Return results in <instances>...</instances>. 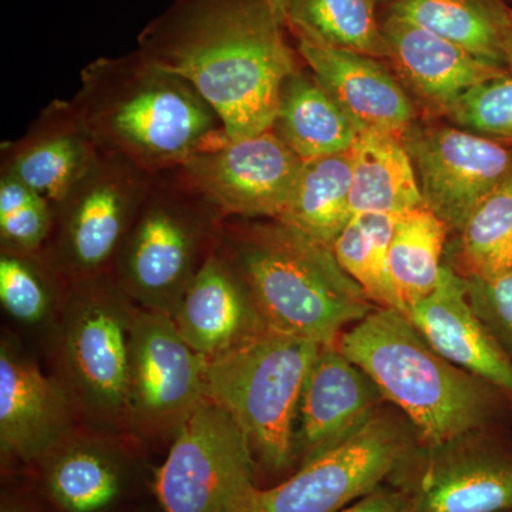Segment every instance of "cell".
Wrapping results in <instances>:
<instances>
[{
  "instance_id": "1",
  "label": "cell",
  "mask_w": 512,
  "mask_h": 512,
  "mask_svg": "<svg viewBox=\"0 0 512 512\" xmlns=\"http://www.w3.org/2000/svg\"><path fill=\"white\" fill-rule=\"evenodd\" d=\"M266 0H174L138 36V52L183 77L231 140L274 127L282 86L299 69Z\"/></svg>"
},
{
  "instance_id": "2",
  "label": "cell",
  "mask_w": 512,
  "mask_h": 512,
  "mask_svg": "<svg viewBox=\"0 0 512 512\" xmlns=\"http://www.w3.org/2000/svg\"><path fill=\"white\" fill-rule=\"evenodd\" d=\"M101 151L150 174L228 140L217 111L183 77L136 52L83 67L72 99Z\"/></svg>"
},
{
  "instance_id": "3",
  "label": "cell",
  "mask_w": 512,
  "mask_h": 512,
  "mask_svg": "<svg viewBox=\"0 0 512 512\" xmlns=\"http://www.w3.org/2000/svg\"><path fill=\"white\" fill-rule=\"evenodd\" d=\"M218 251L272 332L338 345L346 330L377 308L332 249L282 222L227 218Z\"/></svg>"
},
{
  "instance_id": "4",
  "label": "cell",
  "mask_w": 512,
  "mask_h": 512,
  "mask_svg": "<svg viewBox=\"0 0 512 512\" xmlns=\"http://www.w3.org/2000/svg\"><path fill=\"white\" fill-rule=\"evenodd\" d=\"M338 348L409 420L421 444L488 429L507 403L497 390L436 352L403 312L376 308Z\"/></svg>"
},
{
  "instance_id": "5",
  "label": "cell",
  "mask_w": 512,
  "mask_h": 512,
  "mask_svg": "<svg viewBox=\"0 0 512 512\" xmlns=\"http://www.w3.org/2000/svg\"><path fill=\"white\" fill-rule=\"evenodd\" d=\"M225 220L180 168L154 174L110 274L140 308L173 318L188 286L220 244Z\"/></svg>"
},
{
  "instance_id": "6",
  "label": "cell",
  "mask_w": 512,
  "mask_h": 512,
  "mask_svg": "<svg viewBox=\"0 0 512 512\" xmlns=\"http://www.w3.org/2000/svg\"><path fill=\"white\" fill-rule=\"evenodd\" d=\"M322 346L266 330L207 362V399L227 410L247 437L255 464L284 474L298 461L295 423L303 384Z\"/></svg>"
},
{
  "instance_id": "7",
  "label": "cell",
  "mask_w": 512,
  "mask_h": 512,
  "mask_svg": "<svg viewBox=\"0 0 512 512\" xmlns=\"http://www.w3.org/2000/svg\"><path fill=\"white\" fill-rule=\"evenodd\" d=\"M60 308L67 392L99 419H123L128 414V350L138 305L109 272L67 285Z\"/></svg>"
},
{
  "instance_id": "8",
  "label": "cell",
  "mask_w": 512,
  "mask_h": 512,
  "mask_svg": "<svg viewBox=\"0 0 512 512\" xmlns=\"http://www.w3.org/2000/svg\"><path fill=\"white\" fill-rule=\"evenodd\" d=\"M420 440L406 417L380 409L345 443L284 483L255 487L232 512H340L389 483Z\"/></svg>"
},
{
  "instance_id": "9",
  "label": "cell",
  "mask_w": 512,
  "mask_h": 512,
  "mask_svg": "<svg viewBox=\"0 0 512 512\" xmlns=\"http://www.w3.org/2000/svg\"><path fill=\"white\" fill-rule=\"evenodd\" d=\"M154 174L117 154L96 163L53 205V227L40 252L67 285L109 274Z\"/></svg>"
},
{
  "instance_id": "10",
  "label": "cell",
  "mask_w": 512,
  "mask_h": 512,
  "mask_svg": "<svg viewBox=\"0 0 512 512\" xmlns=\"http://www.w3.org/2000/svg\"><path fill=\"white\" fill-rule=\"evenodd\" d=\"M255 467L237 421L207 399L177 430L157 497L165 512H232L256 487Z\"/></svg>"
},
{
  "instance_id": "11",
  "label": "cell",
  "mask_w": 512,
  "mask_h": 512,
  "mask_svg": "<svg viewBox=\"0 0 512 512\" xmlns=\"http://www.w3.org/2000/svg\"><path fill=\"white\" fill-rule=\"evenodd\" d=\"M389 484L412 512H511L512 447L468 431L439 444H419Z\"/></svg>"
},
{
  "instance_id": "12",
  "label": "cell",
  "mask_w": 512,
  "mask_h": 512,
  "mask_svg": "<svg viewBox=\"0 0 512 512\" xmlns=\"http://www.w3.org/2000/svg\"><path fill=\"white\" fill-rule=\"evenodd\" d=\"M207 400V360L170 315L140 308L128 350V414L141 429L178 430Z\"/></svg>"
},
{
  "instance_id": "13",
  "label": "cell",
  "mask_w": 512,
  "mask_h": 512,
  "mask_svg": "<svg viewBox=\"0 0 512 512\" xmlns=\"http://www.w3.org/2000/svg\"><path fill=\"white\" fill-rule=\"evenodd\" d=\"M424 205L450 229L512 177V151L491 138L453 127H414L403 134Z\"/></svg>"
},
{
  "instance_id": "14",
  "label": "cell",
  "mask_w": 512,
  "mask_h": 512,
  "mask_svg": "<svg viewBox=\"0 0 512 512\" xmlns=\"http://www.w3.org/2000/svg\"><path fill=\"white\" fill-rule=\"evenodd\" d=\"M302 163L271 128L256 136L228 138L178 168L225 217L278 220Z\"/></svg>"
},
{
  "instance_id": "15",
  "label": "cell",
  "mask_w": 512,
  "mask_h": 512,
  "mask_svg": "<svg viewBox=\"0 0 512 512\" xmlns=\"http://www.w3.org/2000/svg\"><path fill=\"white\" fill-rule=\"evenodd\" d=\"M383 402L376 383L338 345L322 346L299 402V467L345 443L382 409Z\"/></svg>"
},
{
  "instance_id": "16",
  "label": "cell",
  "mask_w": 512,
  "mask_h": 512,
  "mask_svg": "<svg viewBox=\"0 0 512 512\" xmlns=\"http://www.w3.org/2000/svg\"><path fill=\"white\" fill-rule=\"evenodd\" d=\"M406 316L431 348L493 387L512 407V359L474 312L466 276L443 266L436 289Z\"/></svg>"
},
{
  "instance_id": "17",
  "label": "cell",
  "mask_w": 512,
  "mask_h": 512,
  "mask_svg": "<svg viewBox=\"0 0 512 512\" xmlns=\"http://www.w3.org/2000/svg\"><path fill=\"white\" fill-rule=\"evenodd\" d=\"M72 100H53L18 140L0 150V175L20 181L50 204L62 200L100 156Z\"/></svg>"
},
{
  "instance_id": "18",
  "label": "cell",
  "mask_w": 512,
  "mask_h": 512,
  "mask_svg": "<svg viewBox=\"0 0 512 512\" xmlns=\"http://www.w3.org/2000/svg\"><path fill=\"white\" fill-rule=\"evenodd\" d=\"M72 396L9 340L0 346V447L22 461L47 457L66 441Z\"/></svg>"
},
{
  "instance_id": "19",
  "label": "cell",
  "mask_w": 512,
  "mask_h": 512,
  "mask_svg": "<svg viewBox=\"0 0 512 512\" xmlns=\"http://www.w3.org/2000/svg\"><path fill=\"white\" fill-rule=\"evenodd\" d=\"M173 320L185 342L207 362L268 330L247 285L218 247L188 286Z\"/></svg>"
},
{
  "instance_id": "20",
  "label": "cell",
  "mask_w": 512,
  "mask_h": 512,
  "mask_svg": "<svg viewBox=\"0 0 512 512\" xmlns=\"http://www.w3.org/2000/svg\"><path fill=\"white\" fill-rule=\"evenodd\" d=\"M296 50L319 83L362 130L402 136L413 124L412 101L379 59L295 35Z\"/></svg>"
},
{
  "instance_id": "21",
  "label": "cell",
  "mask_w": 512,
  "mask_h": 512,
  "mask_svg": "<svg viewBox=\"0 0 512 512\" xmlns=\"http://www.w3.org/2000/svg\"><path fill=\"white\" fill-rule=\"evenodd\" d=\"M389 59L423 99L444 111L478 84L505 76L501 66L471 55L443 37L390 15L382 25Z\"/></svg>"
},
{
  "instance_id": "22",
  "label": "cell",
  "mask_w": 512,
  "mask_h": 512,
  "mask_svg": "<svg viewBox=\"0 0 512 512\" xmlns=\"http://www.w3.org/2000/svg\"><path fill=\"white\" fill-rule=\"evenodd\" d=\"M272 130L303 161L345 153L363 131L315 74L302 69L282 86Z\"/></svg>"
},
{
  "instance_id": "23",
  "label": "cell",
  "mask_w": 512,
  "mask_h": 512,
  "mask_svg": "<svg viewBox=\"0 0 512 512\" xmlns=\"http://www.w3.org/2000/svg\"><path fill=\"white\" fill-rule=\"evenodd\" d=\"M350 151L353 215L399 217L424 207L413 161L402 136L389 131L363 130Z\"/></svg>"
},
{
  "instance_id": "24",
  "label": "cell",
  "mask_w": 512,
  "mask_h": 512,
  "mask_svg": "<svg viewBox=\"0 0 512 512\" xmlns=\"http://www.w3.org/2000/svg\"><path fill=\"white\" fill-rule=\"evenodd\" d=\"M352 151L305 160L279 222L323 247L333 242L353 217Z\"/></svg>"
},
{
  "instance_id": "25",
  "label": "cell",
  "mask_w": 512,
  "mask_h": 512,
  "mask_svg": "<svg viewBox=\"0 0 512 512\" xmlns=\"http://www.w3.org/2000/svg\"><path fill=\"white\" fill-rule=\"evenodd\" d=\"M390 15L429 30L485 62L497 66L507 62L510 15L488 0H394Z\"/></svg>"
},
{
  "instance_id": "26",
  "label": "cell",
  "mask_w": 512,
  "mask_h": 512,
  "mask_svg": "<svg viewBox=\"0 0 512 512\" xmlns=\"http://www.w3.org/2000/svg\"><path fill=\"white\" fill-rule=\"evenodd\" d=\"M47 458L46 487L67 512H100L123 488L119 461L99 444L63 441Z\"/></svg>"
},
{
  "instance_id": "27",
  "label": "cell",
  "mask_w": 512,
  "mask_h": 512,
  "mask_svg": "<svg viewBox=\"0 0 512 512\" xmlns=\"http://www.w3.org/2000/svg\"><path fill=\"white\" fill-rule=\"evenodd\" d=\"M450 227L424 205L397 218L389 248L390 276L404 309L429 296L440 281Z\"/></svg>"
},
{
  "instance_id": "28",
  "label": "cell",
  "mask_w": 512,
  "mask_h": 512,
  "mask_svg": "<svg viewBox=\"0 0 512 512\" xmlns=\"http://www.w3.org/2000/svg\"><path fill=\"white\" fill-rule=\"evenodd\" d=\"M375 0H291L286 28L340 49L389 59Z\"/></svg>"
},
{
  "instance_id": "29",
  "label": "cell",
  "mask_w": 512,
  "mask_h": 512,
  "mask_svg": "<svg viewBox=\"0 0 512 512\" xmlns=\"http://www.w3.org/2000/svg\"><path fill=\"white\" fill-rule=\"evenodd\" d=\"M399 217L353 215L333 242L332 251L340 266L355 279L377 308L396 309L406 315L394 289L389 266L390 241Z\"/></svg>"
},
{
  "instance_id": "30",
  "label": "cell",
  "mask_w": 512,
  "mask_h": 512,
  "mask_svg": "<svg viewBox=\"0 0 512 512\" xmlns=\"http://www.w3.org/2000/svg\"><path fill=\"white\" fill-rule=\"evenodd\" d=\"M466 278L494 279L512 269V177L473 212L461 229Z\"/></svg>"
},
{
  "instance_id": "31",
  "label": "cell",
  "mask_w": 512,
  "mask_h": 512,
  "mask_svg": "<svg viewBox=\"0 0 512 512\" xmlns=\"http://www.w3.org/2000/svg\"><path fill=\"white\" fill-rule=\"evenodd\" d=\"M67 284L42 254H0V302L9 316L39 325L62 305Z\"/></svg>"
},
{
  "instance_id": "32",
  "label": "cell",
  "mask_w": 512,
  "mask_h": 512,
  "mask_svg": "<svg viewBox=\"0 0 512 512\" xmlns=\"http://www.w3.org/2000/svg\"><path fill=\"white\" fill-rule=\"evenodd\" d=\"M52 227V204L15 178L0 175L2 251L40 254Z\"/></svg>"
},
{
  "instance_id": "33",
  "label": "cell",
  "mask_w": 512,
  "mask_h": 512,
  "mask_svg": "<svg viewBox=\"0 0 512 512\" xmlns=\"http://www.w3.org/2000/svg\"><path fill=\"white\" fill-rule=\"evenodd\" d=\"M446 113L470 130L512 138V77L505 74L478 84L458 97Z\"/></svg>"
},
{
  "instance_id": "34",
  "label": "cell",
  "mask_w": 512,
  "mask_h": 512,
  "mask_svg": "<svg viewBox=\"0 0 512 512\" xmlns=\"http://www.w3.org/2000/svg\"><path fill=\"white\" fill-rule=\"evenodd\" d=\"M466 279L474 312L512 359V269L488 281Z\"/></svg>"
},
{
  "instance_id": "35",
  "label": "cell",
  "mask_w": 512,
  "mask_h": 512,
  "mask_svg": "<svg viewBox=\"0 0 512 512\" xmlns=\"http://www.w3.org/2000/svg\"><path fill=\"white\" fill-rule=\"evenodd\" d=\"M340 512H412V508L406 494L387 483Z\"/></svg>"
},
{
  "instance_id": "36",
  "label": "cell",
  "mask_w": 512,
  "mask_h": 512,
  "mask_svg": "<svg viewBox=\"0 0 512 512\" xmlns=\"http://www.w3.org/2000/svg\"><path fill=\"white\" fill-rule=\"evenodd\" d=\"M272 13H274L275 19L281 23L282 26H286V16H288L289 5L291 0H266Z\"/></svg>"
},
{
  "instance_id": "37",
  "label": "cell",
  "mask_w": 512,
  "mask_h": 512,
  "mask_svg": "<svg viewBox=\"0 0 512 512\" xmlns=\"http://www.w3.org/2000/svg\"><path fill=\"white\" fill-rule=\"evenodd\" d=\"M0 512H29L18 507V505L3 504Z\"/></svg>"
},
{
  "instance_id": "38",
  "label": "cell",
  "mask_w": 512,
  "mask_h": 512,
  "mask_svg": "<svg viewBox=\"0 0 512 512\" xmlns=\"http://www.w3.org/2000/svg\"><path fill=\"white\" fill-rule=\"evenodd\" d=\"M505 56H507V63L510 64L512 72V35L507 43V50H505Z\"/></svg>"
},
{
  "instance_id": "39",
  "label": "cell",
  "mask_w": 512,
  "mask_h": 512,
  "mask_svg": "<svg viewBox=\"0 0 512 512\" xmlns=\"http://www.w3.org/2000/svg\"><path fill=\"white\" fill-rule=\"evenodd\" d=\"M376 3L384 2V0H375Z\"/></svg>"
},
{
  "instance_id": "40",
  "label": "cell",
  "mask_w": 512,
  "mask_h": 512,
  "mask_svg": "<svg viewBox=\"0 0 512 512\" xmlns=\"http://www.w3.org/2000/svg\"><path fill=\"white\" fill-rule=\"evenodd\" d=\"M510 19H511V23H512V12H510Z\"/></svg>"
},
{
  "instance_id": "41",
  "label": "cell",
  "mask_w": 512,
  "mask_h": 512,
  "mask_svg": "<svg viewBox=\"0 0 512 512\" xmlns=\"http://www.w3.org/2000/svg\"><path fill=\"white\" fill-rule=\"evenodd\" d=\"M512 512V511H511Z\"/></svg>"
}]
</instances>
